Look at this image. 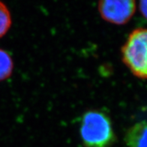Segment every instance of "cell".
Listing matches in <instances>:
<instances>
[{"mask_svg":"<svg viewBox=\"0 0 147 147\" xmlns=\"http://www.w3.org/2000/svg\"><path fill=\"white\" fill-rule=\"evenodd\" d=\"M122 58L135 77L147 79V29L131 32L122 47Z\"/></svg>","mask_w":147,"mask_h":147,"instance_id":"2","label":"cell"},{"mask_svg":"<svg viewBox=\"0 0 147 147\" xmlns=\"http://www.w3.org/2000/svg\"><path fill=\"white\" fill-rule=\"evenodd\" d=\"M128 147H147V122H140L132 125L125 135Z\"/></svg>","mask_w":147,"mask_h":147,"instance_id":"4","label":"cell"},{"mask_svg":"<svg viewBox=\"0 0 147 147\" xmlns=\"http://www.w3.org/2000/svg\"><path fill=\"white\" fill-rule=\"evenodd\" d=\"M140 10L143 17L147 20V1L140 2Z\"/></svg>","mask_w":147,"mask_h":147,"instance_id":"7","label":"cell"},{"mask_svg":"<svg viewBox=\"0 0 147 147\" xmlns=\"http://www.w3.org/2000/svg\"><path fill=\"white\" fill-rule=\"evenodd\" d=\"M80 134L86 147H111L116 140L110 117L100 110H89L83 114Z\"/></svg>","mask_w":147,"mask_h":147,"instance_id":"1","label":"cell"},{"mask_svg":"<svg viewBox=\"0 0 147 147\" xmlns=\"http://www.w3.org/2000/svg\"><path fill=\"white\" fill-rule=\"evenodd\" d=\"M11 26V18L8 8L0 2V38L4 36Z\"/></svg>","mask_w":147,"mask_h":147,"instance_id":"6","label":"cell"},{"mask_svg":"<svg viewBox=\"0 0 147 147\" xmlns=\"http://www.w3.org/2000/svg\"><path fill=\"white\" fill-rule=\"evenodd\" d=\"M14 62L8 52L0 49V81L7 79L11 75Z\"/></svg>","mask_w":147,"mask_h":147,"instance_id":"5","label":"cell"},{"mask_svg":"<svg viewBox=\"0 0 147 147\" xmlns=\"http://www.w3.org/2000/svg\"><path fill=\"white\" fill-rule=\"evenodd\" d=\"M98 8L101 17L107 22L123 25L134 15L136 4L133 0H105L98 2Z\"/></svg>","mask_w":147,"mask_h":147,"instance_id":"3","label":"cell"}]
</instances>
